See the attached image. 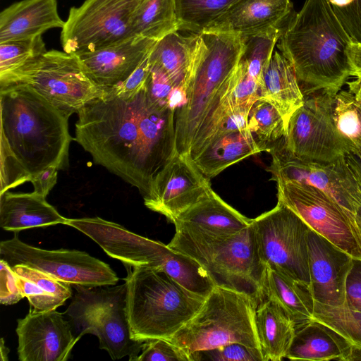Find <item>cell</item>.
Here are the masks:
<instances>
[{
  "mask_svg": "<svg viewBox=\"0 0 361 361\" xmlns=\"http://www.w3.org/2000/svg\"><path fill=\"white\" fill-rule=\"evenodd\" d=\"M176 111L145 85L121 95L108 90L77 114L74 140L101 165L147 196L157 176L178 154Z\"/></svg>",
  "mask_w": 361,
  "mask_h": 361,
  "instance_id": "obj_1",
  "label": "cell"
},
{
  "mask_svg": "<svg viewBox=\"0 0 361 361\" xmlns=\"http://www.w3.org/2000/svg\"><path fill=\"white\" fill-rule=\"evenodd\" d=\"M279 41L277 47L293 66L303 94L338 93L351 75L346 51L353 41L325 0H305Z\"/></svg>",
  "mask_w": 361,
  "mask_h": 361,
  "instance_id": "obj_2",
  "label": "cell"
},
{
  "mask_svg": "<svg viewBox=\"0 0 361 361\" xmlns=\"http://www.w3.org/2000/svg\"><path fill=\"white\" fill-rule=\"evenodd\" d=\"M1 144L30 176L68 167V117L30 87H0ZM31 178V177H30Z\"/></svg>",
  "mask_w": 361,
  "mask_h": 361,
  "instance_id": "obj_3",
  "label": "cell"
},
{
  "mask_svg": "<svg viewBox=\"0 0 361 361\" xmlns=\"http://www.w3.org/2000/svg\"><path fill=\"white\" fill-rule=\"evenodd\" d=\"M193 34V60L186 102L175 114L177 152L185 157L189 156L205 117L228 88L244 47V38L232 32Z\"/></svg>",
  "mask_w": 361,
  "mask_h": 361,
  "instance_id": "obj_4",
  "label": "cell"
},
{
  "mask_svg": "<svg viewBox=\"0 0 361 361\" xmlns=\"http://www.w3.org/2000/svg\"><path fill=\"white\" fill-rule=\"evenodd\" d=\"M125 267L126 313L130 336L135 341L169 340L194 317L206 299L161 269Z\"/></svg>",
  "mask_w": 361,
  "mask_h": 361,
  "instance_id": "obj_5",
  "label": "cell"
},
{
  "mask_svg": "<svg viewBox=\"0 0 361 361\" xmlns=\"http://www.w3.org/2000/svg\"><path fill=\"white\" fill-rule=\"evenodd\" d=\"M259 303L248 293L216 285L199 311L169 341L191 355L231 343L260 349L255 325Z\"/></svg>",
  "mask_w": 361,
  "mask_h": 361,
  "instance_id": "obj_6",
  "label": "cell"
},
{
  "mask_svg": "<svg viewBox=\"0 0 361 361\" xmlns=\"http://www.w3.org/2000/svg\"><path fill=\"white\" fill-rule=\"evenodd\" d=\"M168 246L197 261L216 285L248 293L259 302L263 300L261 281L266 266L251 223L228 238L190 239L173 236Z\"/></svg>",
  "mask_w": 361,
  "mask_h": 361,
  "instance_id": "obj_7",
  "label": "cell"
},
{
  "mask_svg": "<svg viewBox=\"0 0 361 361\" xmlns=\"http://www.w3.org/2000/svg\"><path fill=\"white\" fill-rule=\"evenodd\" d=\"M76 293L66 311L75 334L95 335L112 360L135 361L144 342L131 338L126 313V284L115 287L74 286Z\"/></svg>",
  "mask_w": 361,
  "mask_h": 361,
  "instance_id": "obj_8",
  "label": "cell"
},
{
  "mask_svg": "<svg viewBox=\"0 0 361 361\" xmlns=\"http://www.w3.org/2000/svg\"><path fill=\"white\" fill-rule=\"evenodd\" d=\"M15 84L30 87L68 118L106 92L89 78L75 54L54 49L0 82V87Z\"/></svg>",
  "mask_w": 361,
  "mask_h": 361,
  "instance_id": "obj_9",
  "label": "cell"
},
{
  "mask_svg": "<svg viewBox=\"0 0 361 361\" xmlns=\"http://www.w3.org/2000/svg\"><path fill=\"white\" fill-rule=\"evenodd\" d=\"M337 93L321 90L304 94L305 102L290 117L284 144L293 156L329 163L353 149L338 131L334 109Z\"/></svg>",
  "mask_w": 361,
  "mask_h": 361,
  "instance_id": "obj_10",
  "label": "cell"
},
{
  "mask_svg": "<svg viewBox=\"0 0 361 361\" xmlns=\"http://www.w3.org/2000/svg\"><path fill=\"white\" fill-rule=\"evenodd\" d=\"M141 0H85L71 7L61 30L64 51L78 54L136 37L133 18Z\"/></svg>",
  "mask_w": 361,
  "mask_h": 361,
  "instance_id": "obj_11",
  "label": "cell"
},
{
  "mask_svg": "<svg viewBox=\"0 0 361 361\" xmlns=\"http://www.w3.org/2000/svg\"><path fill=\"white\" fill-rule=\"evenodd\" d=\"M265 266L310 285L307 238L311 228L278 200L275 207L251 220Z\"/></svg>",
  "mask_w": 361,
  "mask_h": 361,
  "instance_id": "obj_12",
  "label": "cell"
},
{
  "mask_svg": "<svg viewBox=\"0 0 361 361\" xmlns=\"http://www.w3.org/2000/svg\"><path fill=\"white\" fill-rule=\"evenodd\" d=\"M0 259L11 267L25 265L61 281L87 288L114 286L119 278L111 267L86 252L46 250L21 241L16 234L0 243Z\"/></svg>",
  "mask_w": 361,
  "mask_h": 361,
  "instance_id": "obj_13",
  "label": "cell"
},
{
  "mask_svg": "<svg viewBox=\"0 0 361 361\" xmlns=\"http://www.w3.org/2000/svg\"><path fill=\"white\" fill-rule=\"evenodd\" d=\"M277 198L314 231L361 260V234L356 221L322 190L298 183L276 182Z\"/></svg>",
  "mask_w": 361,
  "mask_h": 361,
  "instance_id": "obj_14",
  "label": "cell"
},
{
  "mask_svg": "<svg viewBox=\"0 0 361 361\" xmlns=\"http://www.w3.org/2000/svg\"><path fill=\"white\" fill-rule=\"evenodd\" d=\"M284 138L268 151L271 155L268 171L272 174V179L314 186L331 197L355 219L361 204V193L344 156L329 163L301 159L287 150Z\"/></svg>",
  "mask_w": 361,
  "mask_h": 361,
  "instance_id": "obj_15",
  "label": "cell"
},
{
  "mask_svg": "<svg viewBox=\"0 0 361 361\" xmlns=\"http://www.w3.org/2000/svg\"><path fill=\"white\" fill-rule=\"evenodd\" d=\"M210 179L189 157L176 154L159 172L145 205L173 224L185 211L212 191Z\"/></svg>",
  "mask_w": 361,
  "mask_h": 361,
  "instance_id": "obj_16",
  "label": "cell"
},
{
  "mask_svg": "<svg viewBox=\"0 0 361 361\" xmlns=\"http://www.w3.org/2000/svg\"><path fill=\"white\" fill-rule=\"evenodd\" d=\"M17 322L18 355L20 361H66L80 339L69 320L56 310L30 311Z\"/></svg>",
  "mask_w": 361,
  "mask_h": 361,
  "instance_id": "obj_17",
  "label": "cell"
},
{
  "mask_svg": "<svg viewBox=\"0 0 361 361\" xmlns=\"http://www.w3.org/2000/svg\"><path fill=\"white\" fill-rule=\"evenodd\" d=\"M310 287L316 302L343 306L353 258L322 235L310 231L307 238Z\"/></svg>",
  "mask_w": 361,
  "mask_h": 361,
  "instance_id": "obj_18",
  "label": "cell"
},
{
  "mask_svg": "<svg viewBox=\"0 0 361 361\" xmlns=\"http://www.w3.org/2000/svg\"><path fill=\"white\" fill-rule=\"evenodd\" d=\"M157 40L135 37L120 44L75 54L89 78L108 90L119 87L150 54Z\"/></svg>",
  "mask_w": 361,
  "mask_h": 361,
  "instance_id": "obj_19",
  "label": "cell"
},
{
  "mask_svg": "<svg viewBox=\"0 0 361 361\" xmlns=\"http://www.w3.org/2000/svg\"><path fill=\"white\" fill-rule=\"evenodd\" d=\"M251 220L212 190L176 219L174 235L193 239L228 238L249 226Z\"/></svg>",
  "mask_w": 361,
  "mask_h": 361,
  "instance_id": "obj_20",
  "label": "cell"
},
{
  "mask_svg": "<svg viewBox=\"0 0 361 361\" xmlns=\"http://www.w3.org/2000/svg\"><path fill=\"white\" fill-rule=\"evenodd\" d=\"M292 8L290 0H237L202 31L247 37L281 28Z\"/></svg>",
  "mask_w": 361,
  "mask_h": 361,
  "instance_id": "obj_21",
  "label": "cell"
},
{
  "mask_svg": "<svg viewBox=\"0 0 361 361\" xmlns=\"http://www.w3.org/2000/svg\"><path fill=\"white\" fill-rule=\"evenodd\" d=\"M64 25L57 0H21L0 13V43L30 39Z\"/></svg>",
  "mask_w": 361,
  "mask_h": 361,
  "instance_id": "obj_22",
  "label": "cell"
},
{
  "mask_svg": "<svg viewBox=\"0 0 361 361\" xmlns=\"http://www.w3.org/2000/svg\"><path fill=\"white\" fill-rule=\"evenodd\" d=\"M67 220L46 197L35 191L0 194V226L5 231L16 233L27 228L66 225Z\"/></svg>",
  "mask_w": 361,
  "mask_h": 361,
  "instance_id": "obj_23",
  "label": "cell"
},
{
  "mask_svg": "<svg viewBox=\"0 0 361 361\" xmlns=\"http://www.w3.org/2000/svg\"><path fill=\"white\" fill-rule=\"evenodd\" d=\"M264 298L276 302L294 321L296 328L312 322L314 299L310 285L266 266L261 281Z\"/></svg>",
  "mask_w": 361,
  "mask_h": 361,
  "instance_id": "obj_24",
  "label": "cell"
},
{
  "mask_svg": "<svg viewBox=\"0 0 361 361\" xmlns=\"http://www.w3.org/2000/svg\"><path fill=\"white\" fill-rule=\"evenodd\" d=\"M255 325L264 361L286 358L296 326L284 310L276 302L264 298L256 309Z\"/></svg>",
  "mask_w": 361,
  "mask_h": 361,
  "instance_id": "obj_25",
  "label": "cell"
},
{
  "mask_svg": "<svg viewBox=\"0 0 361 361\" xmlns=\"http://www.w3.org/2000/svg\"><path fill=\"white\" fill-rule=\"evenodd\" d=\"M260 99L269 102L279 111L286 128L291 116L304 104L305 97L293 66L276 51L264 73Z\"/></svg>",
  "mask_w": 361,
  "mask_h": 361,
  "instance_id": "obj_26",
  "label": "cell"
},
{
  "mask_svg": "<svg viewBox=\"0 0 361 361\" xmlns=\"http://www.w3.org/2000/svg\"><path fill=\"white\" fill-rule=\"evenodd\" d=\"M263 151L247 128L215 140L192 161L211 179L233 164Z\"/></svg>",
  "mask_w": 361,
  "mask_h": 361,
  "instance_id": "obj_27",
  "label": "cell"
},
{
  "mask_svg": "<svg viewBox=\"0 0 361 361\" xmlns=\"http://www.w3.org/2000/svg\"><path fill=\"white\" fill-rule=\"evenodd\" d=\"M194 34L183 36L178 31L158 39L152 48L149 64L156 67L169 79L173 85L187 90L193 60Z\"/></svg>",
  "mask_w": 361,
  "mask_h": 361,
  "instance_id": "obj_28",
  "label": "cell"
},
{
  "mask_svg": "<svg viewBox=\"0 0 361 361\" xmlns=\"http://www.w3.org/2000/svg\"><path fill=\"white\" fill-rule=\"evenodd\" d=\"M312 321L324 326L334 336L341 351V361L361 360L360 312L314 300Z\"/></svg>",
  "mask_w": 361,
  "mask_h": 361,
  "instance_id": "obj_29",
  "label": "cell"
},
{
  "mask_svg": "<svg viewBox=\"0 0 361 361\" xmlns=\"http://www.w3.org/2000/svg\"><path fill=\"white\" fill-rule=\"evenodd\" d=\"M17 275L30 311L42 312L56 310L72 296L71 284L37 269L25 265L12 267Z\"/></svg>",
  "mask_w": 361,
  "mask_h": 361,
  "instance_id": "obj_30",
  "label": "cell"
},
{
  "mask_svg": "<svg viewBox=\"0 0 361 361\" xmlns=\"http://www.w3.org/2000/svg\"><path fill=\"white\" fill-rule=\"evenodd\" d=\"M341 355L335 338L327 329L312 321L296 328L286 358L291 360L341 361Z\"/></svg>",
  "mask_w": 361,
  "mask_h": 361,
  "instance_id": "obj_31",
  "label": "cell"
},
{
  "mask_svg": "<svg viewBox=\"0 0 361 361\" xmlns=\"http://www.w3.org/2000/svg\"><path fill=\"white\" fill-rule=\"evenodd\" d=\"M136 37L158 40L178 31L176 0H141L133 18Z\"/></svg>",
  "mask_w": 361,
  "mask_h": 361,
  "instance_id": "obj_32",
  "label": "cell"
},
{
  "mask_svg": "<svg viewBox=\"0 0 361 361\" xmlns=\"http://www.w3.org/2000/svg\"><path fill=\"white\" fill-rule=\"evenodd\" d=\"M247 128L264 151H269L287 134L286 126L279 111L269 102L260 99L250 111Z\"/></svg>",
  "mask_w": 361,
  "mask_h": 361,
  "instance_id": "obj_33",
  "label": "cell"
},
{
  "mask_svg": "<svg viewBox=\"0 0 361 361\" xmlns=\"http://www.w3.org/2000/svg\"><path fill=\"white\" fill-rule=\"evenodd\" d=\"M237 0H176L178 30L199 33Z\"/></svg>",
  "mask_w": 361,
  "mask_h": 361,
  "instance_id": "obj_34",
  "label": "cell"
},
{
  "mask_svg": "<svg viewBox=\"0 0 361 361\" xmlns=\"http://www.w3.org/2000/svg\"><path fill=\"white\" fill-rule=\"evenodd\" d=\"M47 51L42 35L0 43V82L32 64Z\"/></svg>",
  "mask_w": 361,
  "mask_h": 361,
  "instance_id": "obj_35",
  "label": "cell"
},
{
  "mask_svg": "<svg viewBox=\"0 0 361 361\" xmlns=\"http://www.w3.org/2000/svg\"><path fill=\"white\" fill-rule=\"evenodd\" d=\"M281 28H274L256 35L243 37L244 47L241 59L245 62L250 75L262 90L264 87V73L279 40Z\"/></svg>",
  "mask_w": 361,
  "mask_h": 361,
  "instance_id": "obj_36",
  "label": "cell"
},
{
  "mask_svg": "<svg viewBox=\"0 0 361 361\" xmlns=\"http://www.w3.org/2000/svg\"><path fill=\"white\" fill-rule=\"evenodd\" d=\"M261 96V87L250 75L245 62L240 59L228 94V101L233 111L248 116L252 106Z\"/></svg>",
  "mask_w": 361,
  "mask_h": 361,
  "instance_id": "obj_37",
  "label": "cell"
},
{
  "mask_svg": "<svg viewBox=\"0 0 361 361\" xmlns=\"http://www.w3.org/2000/svg\"><path fill=\"white\" fill-rule=\"evenodd\" d=\"M334 116L340 133L353 145L361 142V123L354 95L340 90L335 97Z\"/></svg>",
  "mask_w": 361,
  "mask_h": 361,
  "instance_id": "obj_38",
  "label": "cell"
},
{
  "mask_svg": "<svg viewBox=\"0 0 361 361\" xmlns=\"http://www.w3.org/2000/svg\"><path fill=\"white\" fill-rule=\"evenodd\" d=\"M145 87L152 99L175 111L186 102V91L175 87L163 72L150 64Z\"/></svg>",
  "mask_w": 361,
  "mask_h": 361,
  "instance_id": "obj_39",
  "label": "cell"
},
{
  "mask_svg": "<svg viewBox=\"0 0 361 361\" xmlns=\"http://www.w3.org/2000/svg\"><path fill=\"white\" fill-rule=\"evenodd\" d=\"M193 361H264L260 349L240 343H231L214 349L195 353Z\"/></svg>",
  "mask_w": 361,
  "mask_h": 361,
  "instance_id": "obj_40",
  "label": "cell"
},
{
  "mask_svg": "<svg viewBox=\"0 0 361 361\" xmlns=\"http://www.w3.org/2000/svg\"><path fill=\"white\" fill-rule=\"evenodd\" d=\"M136 361H193L192 356L164 338L145 341Z\"/></svg>",
  "mask_w": 361,
  "mask_h": 361,
  "instance_id": "obj_41",
  "label": "cell"
},
{
  "mask_svg": "<svg viewBox=\"0 0 361 361\" xmlns=\"http://www.w3.org/2000/svg\"><path fill=\"white\" fill-rule=\"evenodd\" d=\"M353 42H361V0H325Z\"/></svg>",
  "mask_w": 361,
  "mask_h": 361,
  "instance_id": "obj_42",
  "label": "cell"
},
{
  "mask_svg": "<svg viewBox=\"0 0 361 361\" xmlns=\"http://www.w3.org/2000/svg\"><path fill=\"white\" fill-rule=\"evenodd\" d=\"M0 302L5 305L16 304L24 298L17 275L2 259H0Z\"/></svg>",
  "mask_w": 361,
  "mask_h": 361,
  "instance_id": "obj_43",
  "label": "cell"
},
{
  "mask_svg": "<svg viewBox=\"0 0 361 361\" xmlns=\"http://www.w3.org/2000/svg\"><path fill=\"white\" fill-rule=\"evenodd\" d=\"M361 312V260L353 259L345 287V303L343 305Z\"/></svg>",
  "mask_w": 361,
  "mask_h": 361,
  "instance_id": "obj_44",
  "label": "cell"
},
{
  "mask_svg": "<svg viewBox=\"0 0 361 361\" xmlns=\"http://www.w3.org/2000/svg\"><path fill=\"white\" fill-rule=\"evenodd\" d=\"M149 55L119 87L111 90L121 95H130L139 91L149 73Z\"/></svg>",
  "mask_w": 361,
  "mask_h": 361,
  "instance_id": "obj_45",
  "label": "cell"
},
{
  "mask_svg": "<svg viewBox=\"0 0 361 361\" xmlns=\"http://www.w3.org/2000/svg\"><path fill=\"white\" fill-rule=\"evenodd\" d=\"M58 171L56 167L50 166L32 175L30 182L33 185V191L47 197L56 183Z\"/></svg>",
  "mask_w": 361,
  "mask_h": 361,
  "instance_id": "obj_46",
  "label": "cell"
},
{
  "mask_svg": "<svg viewBox=\"0 0 361 361\" xmlns=\"http://www.w3.org/2000/svg\"><path fill=\"white\" fill-rule=\"evenodd\" d=\"M344 157L361 193V160L352 152L345 154ZM355 220L361 234V204L355 213Z\"/></svg>",
  "mask_w": 361,
  "mask_h": 361,
  "instance_id": "obj_47",
  "label": "cell"
},
{
  "mask_svg": "<svg viewBox=\"0 0 361 361\" xmlns=\"http://www.w3.org/2000/svg\"><path fill=\"white\" fill-rule=\"evenodd\" d=\"M351 75L361 78V42H352L347 51Z\"/></svg>",
  "mask_w": 361,
  "mask_h": 361,
  "instance_id": "obj_48",
  "label": "cell"
},
{
  "mask_svg": "<svg viewBox=\"0 0 361 361\" xmlns=\"http://www.w3.org/2000/svg\"><path fill=\"white\" fill-rule=\"evenodd\" d=\"M348 90L354 95L355 99L361 103V78L347 82Z\"/></svg>",
  "mask_w": 361,
  "mask_h": 361,
  "instance_id": "obj_49",
  "label": "cell"
},
{
  "mask_svg": "<svg viewBox=\"0 0 361 361\" xmlns=\"http://www.w3.org/2000/svg\"><path fill=\"white\" fill-rule=\"evenodd\" d=\"M1 360H8V354L9 349L4 345V338L1 339Z\"/></svg>",
  "mask_w": 361,
  "mask_h": 361,
  "instance_id": "obj_50",
  "label": "cell"
},
{
  "mask_svg": "<svg viewBox=\"0 0 361 361\" xmlns=\"http://www.w3.org/2000/svg\"><path fill=\"white\" fill-rule=\"evenodd\" d=\"M351 152L361 160V142L353 145Z\"/></svg>",
  "mask_w": 361,
  "mask_h": 361,
  "instance_id": "obj_51",
  "label": "cell"
},
{
  "mask_svg": "<svg viewBox=\"0 0 361 361\" xmlns=\"http://www.w3.org/2000/svg\"><path fill=\"white\" fill-rule=\"evenodd\" d=\"M355 106H356L357 111V113H358V115L360 117V123H361V103L357 102L356 99H355Z\"/></svg>",
  "mask_w": 361,
  "mask_h": 361,
  "instance_id": "obj_52",
  "label": "cell"
}]
</instances>
